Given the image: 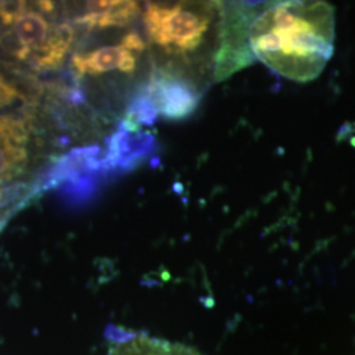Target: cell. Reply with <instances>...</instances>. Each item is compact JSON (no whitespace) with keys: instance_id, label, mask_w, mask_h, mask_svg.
Segmentation results:
<instances>
[{"instance_id":"obj_1","label":"cell","mask_w":355,"mask_h":355,"mask_svg":"<svg viewBox=\"0 0 355 355\" xmlns=\"http://www.w3.org/2000/svg\"><path fill=\"white\" fill-rule=\"evenodd\" d=\"M334 24V8L328 3H271L249 24V48L280 76L309 82L321 74L333 54Z\"/></svg>"},{"instance_id":"obj_2","label":"cell","mask_w":355,"mask_h":355,"mask_svg":"<svg viewBox=\"0 0 355 355\" xmlns=\"http://www.w3.org/2000/svg\"><path fill=\"white\" fill-rule=\"evenodd\" d=\"M221 11V3L149 4L145 24L155 45L170 54L187 57L202 46Z\"/></svg>"},{"instance_id":"obj_3","label":"cell","mask_w":355,"mask_h":355,"mask_svg":"<svg viewBox=\"0 0 355 355\" xmlns=\"http://www.w3.org/2000/svg\"><path fill=\"white\" fill-rule=\"evenodd\" d=\"M107 355H202L193 347L182 343H168L144 333L114 334Z\"/></svg>"},{"instance_id":"obj_4","label":"cell","mask_w":355,"mask_h":355,"mask_svg":"<svg viewBox=\"0 0 355 355\" xmlns=\"http://www.w3.org/2000/svg\"><path fill=\"white\" fill-rule=\"evenodd\" d=\"M73 64L80 74H102L112 70L132 73L136 69V55L120 44L89 51L87 54H76Z\"/></svg>"},{"instance_id":"obj_5","label":"cell","mask_w":355,"mask_h":355,"mask_svg":"<svg viewBox=\"0 0 355 355\" xmlns=\"http://www.w3.org/2000/svg\"><path fill=\"white\" fill-rule=\"evenodd\" d=\"M153 99L161 114L170 119H180L190 114L195 108L198 98L190 87L170 78H162L154 82L152 87Z\"/></svg>"},{"instance_id":"obj_6","label":"cell","mask_w":355,"mask_h":355,"mask_svg":"<svg viewBox=\"0 0 355 355\" xmlns=\"http://www.w3.org/2000/svg\"><path fill=\"white\" fill-rule=\"evenodd\" d=\"M140 12L136 1H89L87 12L80 16L76 23L87 28L125 26L133 21Z\"/></svg>"},{"instance_id":"obj_7","label":"cell","mask_w":355,"mask_h":355,"mask_svg":"<svg viewBox=\"0 0 355 355\" xmlns=\"http://www.w3.org/2000/svg\"><path fill=\"white\" fill-rule=\"evenodd\" d=\"M13 31L17 40L21 44L19 57L26 58L31 49L42 51L49 42V24L41 13L26 12L16 19L13 23Z\"/></svg>"},{"instance_id":"obj_8","label":"cell","mask_w":355,"mask_h":355,"mask_svg":"<svg viewBox=\"0 0 355 355\" xmlns=\"http://www.w3.org/2000/svg\"><path fill=\"white\" fill-rule=\"evenodd\" d=\"M73 41V29L69 26H58L45 46L37 55V64L44 69H53L61 64L66 51Z\"/></svg>"},{"instance_id":"obj_9","label":"cell","mask_w":355,"mask_h":355,"mask_svg":"<svg viewBox=\"0 0 355 355\" xmlns=\"http://www.w3.org/2000/svg\"><path fill=\"white\" fill-rule=\"evenodd\" d=\"M26 158V150L23 146H17L0 139V184L12 177Z\"/></svg>"},{"instance_id":"obj_10","label":"cell","mask_w":355,"mask_h":355,"mask_svg":"<svg viewBox=\"0 0 355 355\" xmlns=\"http://www.w3.org/2000/svg\"><path fill=\"white\" fill-rule=\"evenodd\" d=\"M26 12V1H0V20L7 26Z\"/></svg>"},{"instance_id":"obj_11","label":"cell","mask_w":355,"mask_h":355,"mask_svg":"<svg viewBox=\"0 0 355 355\" xmlns=\"http://www.w3.org/2000/svg\"><path fill=\"white\" fill-rule=\"evenodd\" d=\"M121 44L129 51H133V53H140V51L145 49L144 41L136 33H129V35H127L125 37L123 38Z\"/></svg>"},{"instance_id":"obj_12","label":"cell","mask_w":355,"mask_h":355,"mask_svg":"<svg viewBox=\"0 0 355 355\" xmlns=\"http://www.w3.org/2000/svg\"><path fill=\"white\" fill-rule=\"evenodd\" d=\"M37 4L38 8L45 11V12H51L53 10V3H51V1H38Z\"/></svg>"}]
</instances>
